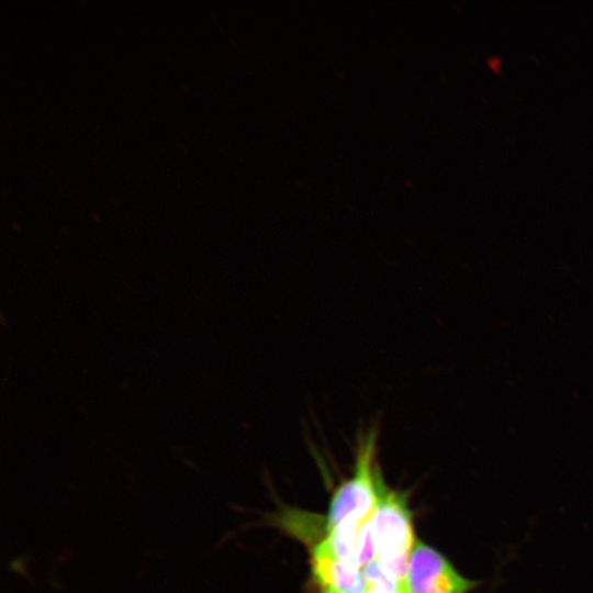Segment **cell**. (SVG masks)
Returning a JSON list of instances; mask_svg holds the SVG:
<instances>
[{"mask_svg":"<svg viewBox=\"0 0 593 593\" xmlns=\"http://www.w3.org/2000/svg\"><path fill=\"white\" fill-rule=\"evenodd\" d=\"M311 568L322 593H366L368 581L363 568L336 556L322 539L313 549Z\"/></svg>","mask_w":593,"mask_h":593,"instance_id":"obj_4","label":"cell"},{"mask_svg":"<svg viewBox=\"0 0 593 593\" xmlns=\"http://www.w3.org/2000/svg\"><path fill=\"white\" fill-rule=\"evenodd\" d=\"M363 572L368 581L366 593H403L401 582L393 578L377 560H372Z\"/></svg>","mask_w":593,"mask_h":593,"instance_id":"obj_5","label":"cell"},{"mask_svg":"<svg viewBox=\"0 0 593 593\" xmlns=\"http://www.w3.org/2000/svg\"><path fill=\"white\" fill-rule=\"evenodd\" d=\"M378 502L369 525L376 559L399 582H402L415 546L412 513L404 494L389 489L377 471Z\"/></svg>","mask_w":593,"mask_h":593,"instance_id":"obj_1","label":"cell"},{"mask_svg":"<svg viewBox=\"0 0 593 593\" xmlns=\"http://www.w3.org/2000/svg\"><path fill=\"white\" fill-rule=\"evenodd\" d=\"M377 430L359 440L353 475L334 492L326 515L327 532L345 521L368 519L378 502L377 471L373 466Z\"/></svg>","mask_w":593,"mask_h":593,"instance_id":"obj_2","label":"cell"},{"mask_svg":"<svg viewBox=\"0 0 593 593\" xmlns=\"http://www.w3.org/2000/svg\"><path fill=\"white\" fill-rule=\"evenodd\" d=\"M401 585L403 593H469L478 583L459 573L443 553L416 540Z\"/></svg>","mask_w":593,"mask_h":593,"instance_id":"obj_3","label":"cell"}]
</instances>
